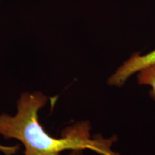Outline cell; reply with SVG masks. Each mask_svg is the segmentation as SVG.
Segmentation results:
<instances>
[{"mask_svg": "<svg viewBox=\"0 0 155 155\" xmlns=\"http://www.w3.org/2000/svg\"><path fill=\"white\" fill-rule=\"evenodd\" d=\"M48 98L41 92H26L17 101L15 115H0V134L6 139H15L25 147L24 155H60L65 150H90L101 155H119L113 152L114 139L101 136L91 138L88 122L67 128L61 138H55L45 131L38 119V111Z\"/></svg>", "mask_w": 155, "mask_h": 155, "instance_id": "6da1fadb", "label": "cell"}, {"mask_svg": "<svg viewBox=\"0 0 155 155\" xmlns=\"http://www.w3.org/2000/svg\"><path fill=\"white\" fill-rule=\"evenodd\" d=\"M154 64H155V50L144 55L138 53L134 54L110 77L108 83L111 86L121 87L134 74Z\"/></svg>", "mask_w": 155, "mask_h": 155, "instance_id": "7a4b0ae2", "label": "cell"}, {"mask_svg": "<svg viewBox=\"0 0 155 155\" xmlns=\"http://www.w3.org/2000/svg\"><path fill=\"white\" fill-rule=\"evenodd\" d=\"M137 80L140 85H146L152 88L150 95L155 100V64L139 71Z\"/></svg>", "mask_w": 155, "mask_h": 155, "instance_id": "3957f363", "label": "cell"}, {"mask_svg": "<svg viewBox=\"0 0 155 155\" xmlns=\"http://www.w3.org/2000/svg\"><path fill=\"white\" fill-rule=\"evenodd\" d=\"M19 147L17 146H4L0 144V152H2L5 155H14L19 150Z\"/></svg>", "mask_w": 155, "mask_h": 155, "instance_id": "277c9868", "label": "cell"}, {"mask_svg": "<svg viewBox=\"0 0 155 155\" xmlns=\"http://www.w3.org/2000/svg\"><path fill=\"white\" fill-rule=\"evenodd\" d=\"M67 155H83L82 150H72Z\"/></svg>", "mask_w": 155, "mask_h": 155, "instance_id": "5b68a950", "label": "cell"}]
</instances>
